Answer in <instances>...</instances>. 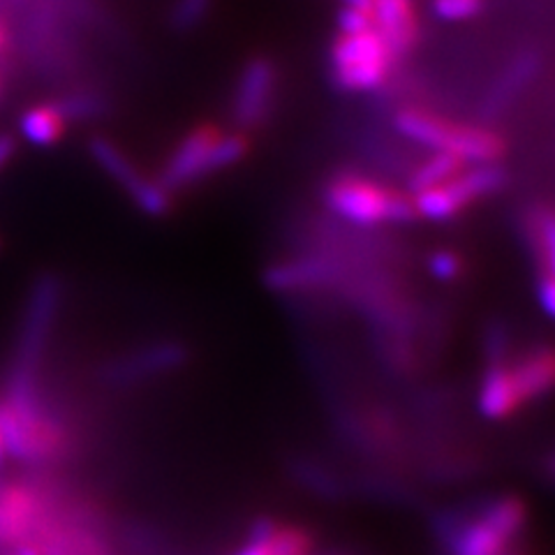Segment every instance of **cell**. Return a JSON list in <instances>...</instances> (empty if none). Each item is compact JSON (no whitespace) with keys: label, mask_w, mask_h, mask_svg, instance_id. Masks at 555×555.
Here are the masks:
<instances>
[{"label":"cell","mask_w":555,"mask_h":555,"mask_svg":"<svg viewBox=\"0 0 555 555\" xmlns=\"http://www.w3.org/2000/svg\"><path fill=\"white\" fill-rule=\"evenodd\" d=\"M3 44H5V33L0 28V49H3Z\"/></svg>","instance_id":"f1b7e54d"},{"label":"cell","mask_w":555,"mask_h":555,"mask_svg":"<svg viewBox=\"0 0 555 555\" xmlns=\"http://www.w3.org/2000/svg\"><path fill=\"white\" fill-rule=\"evenodd\" d=\"M528 526V507L516 495L486 502L470 514L447 516L440 534L449 555H512Z\"/></svg>","instance_id":"6da1fadb"},{"label":"cell","mask_w":555,"mask_h":555,"mask_svg":"<svg viewBox=\"0 0 555 555\" xmlns=\"http://www.w3.org/2000/svg\"><path fill=\"white\" fill-rule=\"evenodd\" d=\"M537 301L546 315L555 320V278L537 275Z\"/></svg>","instance_id":"cb8c5ba5"},{"label":"cell","mask_w":555,"mask_h":555,"mask_svg":"<svg viewBox=\"0 0 555 555\" xmlns=\"http://www.w3.org/2000/svg\"><path fill=\"white\" fill-rule=\"evenodd\" d=\"M343 3H345V8H354V10H366V12H371L373 0H343Z\"/></svg>","instance_id":"484cf974"},{"label":"cell","mask_w":555,"mask_h":555,"mask_svg":"<svg viewBox=\"0 0 555 555\" xmlns=\"http://www.w3.org/2000/svg\"><path fill=\"white\" fill-rule=\"evenodd\" d=\"M5 447H3V438H0V465H3V461H5Z\"/></svg>","instance_id":"4316f807"},{"label":"cell","mask_w":555,"mask_h":555,"mask_svg":"<svg viewBox=\"0 0 555 555\" xmlns=\"http://www.w3.org/2000/svg\"><path fill=\"white\" fill-rule=\"evenodd\" d=\"M22 134L35 146H54L65 132V120L51 104H40L22 116Z\"/></svg>","instance_id":"2e32d148"},{"label":"cell","mask_w":555,"mask_h":555,"mask_svg":"<svg viewBox=\"0 0 555 555\" xmlns=\"http://www.w3.org/2000/svg\"><path fill=\"white\" fill-rule=\"evenodd\" d=\"M312 548H315V540L304 526L262 520L234 555H310Z\"/></svg>","instance_id":"4fadbf2b"},{"label":"cell","mask_w":555,"mask_h":555,"mask_svg":"<svg viewBox=\"0 0 555 555\" xmlns=\"http://www.w3.org/2000/svg\"><path fill=\"white\" fill-rule=\"evenodd\" d=\"M548 470H551V475L555 477V454H553V459L548 461Z\"/></svg>","instance_id":"83f0119b"},{"label":"cell","mask_w":555,"mask_h":555,"mask_svg":"<svg viewBox=\"0 0 555 555\" xmlns=\"http://www.w3.org/2000/svg\"><path fill=\"white\" fill-rule=\"evenodd\" d=\"M324 204L354 224H403L416 218L412 197L403 190L354 171H340L324 185Z\"/></svg>","instance_id":"3957f363"},{"label":"cell","mask_w":555,"mask_h":555,"mask_svg":"<svg viewBox=\"0 0 555 555\" xmlns=\"http://www.w3.org/2000/svg\"><path fill=\"white\" fill-rule=\"evenodd\" d=\"M275 65L269 59L255 56L243 65L232 104V116L241 132L257 128L269 116L275 93Z\"/></svg>","instance_id":"9c48e42d"},{"label":"cell","mask_w":555,"mask_h":555,"mask_svg":"<svg viewBox=\"0 0 555 555\" xmlns=\"http://www.w3.org/2000/svg\"><path fill=\"white\" fill-rule=\"evenodd\" d=\"M61 299L63 283L56 273H42L33 283L5 396H30L40 391L38 375L47 352V343L59 318Z\"/></svg>","instance_id":"7a4b0ae2"},{"label":"cell","mask_w":555,"mask_h":555,"mask_svg":"<svg viewBox=\"0 0 555 555\" xmlns=\"http://www.w3.org/2000/svg\"><path fill=\"white\" fill-rule=\"evenodd\" d=\"M507 183V173L498 163L491 165H475L463 169L454 179L428 188L424 193L412 195V204L416 218L426 220H451L456 218L467 206H473L477 199L489 197Z\"/></svg>","instance_id":"52a82bcc"},{"label":"cell","mask_w":555,"mask_h":555,"mask_svg":"<svg viewBox=\"0 0 555 555\" xmlns=\"http://www.w3.org/2000/svg\"><path fill=\"white\" fill-rule=\"evenodd\" d=\"M185 359V350L177 343H158L144 347V350L114 359L107 369L102 371L104 379L112 385H132V382L146 379L181 366Z\"/></svg>","instance_id":"8fae6325"},{"label":"cell","mask_w":555,"mask_h":555,"mask_svg":"<svg viewBox=\"0 0 555 555\" xmlns=\"http://www.w3.org/2000/svg\"><path fill=\"white\" fill-rule=\"evenodd\" d=\"M371 16L373 28L387 42L391 54L396 59L405 56L420 35L412 0H373Z\"/></svg>","instance_id":"5bb4252c"},{"label":"cell","mask_w":555,"mask_h":555,"mask_svg":"<svg viewBox=\"0 0 555 555\" xmlns=\"http://www.w3.org/2000/svg\"><path fill=\"white\" fill-rule=\"evenodd\" d=\"M509 354L500 359H486L483 363L477 403L481 414L489 416V420H507V416L524 410L512 379Z\"/></svg>","instance_id":"7c38bea8"},{"label":"cell","mask_w":555,"mask_h":555,"mask_svg":"<svg viewBox=\"0 0 555 555\" xmlns=\"http://www.w3.org/2000/svg\"><path fill=\"white\" fill-rule=\"evenodd\" d=\"M54 107L59 109L63 120H86L102 112V100L89 93H75L54 102Z\"/></svg>","instance_id":"ffe728a7"},{"label":"cell","mask_w":555,"mask_h":555,"mask_svg":"<svg viewBox=\"0 0 555 555\" xmlns=\"http://www.w3.org/2000/svg\"><path fill=\"white\" fill-rule=\"evenodd\" d=\"M524 241L537 275L555 278V211L546 206H534L520 222Z\"/></svg>","instance_id":"9a60e30c"},{"label":"cell","mask_w":555,"mask_h":555,"mask_svg":"<svg viewBox=\"0 0 555 555\" xmlns=\"http://www.w3.org/2000/svg\"><path fill=\"white\" fill-rule=\"evenodd\" d=\"M393 126L403 137L412 139L414 144L456 155L465 165L498 163L505 153V142L493 130L461 126L422 109H403L401 114H396Z\"/></svg>","instance_id":"5b68a950"},{"label":"cell","mask_w":555,"mask_h":555,"mask_svg":"<svg viewBox=\"0 0 555 555\" xmlns=\"http://www.w3.org/2000/svg\"><path fill=\"white\" fill-rule=\"evenodd\" d=\"M465 169V163L456 155L442 153V151H433L430 158L422 163L410 173V193H424L428 188H436L440 183H447Z\"/></svg>","instance_id":"e0dca14e"},{"label":"cell","mask_w":555,"mask_h":555,"mask_svg":"<svg viewBox=\"0 0 555 555\" xmlns=\"http://www.w3.org/2000/svg\"><path fill=\"white\" fill-rule=\"evenodd\" d=\"M483 8V0H433L430 10L442 22H467L477 16Z\"/></svg>","instance_id":"44dd1931"},{"label":"cell","mask_w":555,"mask_h":555,"mask_svg":"<svg viewBox=\"0 0 555 555\" xmlns=\"http://www.w3.org/2000/svg\"><path fill=\"white\" fill-rule=\"evenodd\" d=\"M509 371L520 403H530L555 391V345H537L526 352L509 354Z\"/></svg>","instance_id":"30bf717a"},{"label":"cell","mask_w":555,"mask_h":555,"mask_svg":"<svg viewBox=\"0 0 555 555\" xmlns=\"http://www.w3.org/2000/svg\"><path fill=\"white\" fill-rule=\"evenodd\" d=\"M211 8H214V0H173L171 12H169V24L179 33L193 30L206 22Z\"/></svg>","instance_id":"ac0fdd59"},{"label":"cell","mask_w":555,"mask_h":555,"mask_svg":"<svg viewBox=\"0 0 555 555\" xmlns=\"http://www.w3.org/2000/svg\"><path fill=\"white\" fill-rule=\"evenodd\" d=\"M248 149L246 132H222L211 124L197 126L171 151L158 183L173 193L236 165Z\"/></svg>","instance_id":"277c9868"},{"label":"cell","mask_w":555,"mask_h":555,"mask_svg":"<svg viewBox=\"0 0 555 555\" xmlns=\"http://www.w3.org/2000/svg\"><path fill=\"white\" fill-rule=\"evenodd\" d=\"M89 151L95 163L126 190L146 216H167L171 211V193H167L158 181L146 179L112 139L93 137L89 142Z\"/></svg>","instance_id":"ba28073f"},{"label":"cell","mask_w":555,"mask_h":555,"mask_svg":"<svg viewBox=\"0 0 555 555\" xmlns=\"http://www.w3.org/2000/svg\"><path fill=\"white\" fill-rule=\"evenodd\" d=\"M338 26L343 35H354L373 28V16L366 10H354V8H343L338 14Z\"/></svg>","instance_id":"603a6c76"},{"label":"cell","mask_w":555,"mask_h":555,"mask_svg":"<svg viewBox=\"0 0 555 555\" xmlns=\"http://www.w3.org/2000/svg\"><path fill=\"white\" fill-rule=\"evenodd\" d=\"M14 151H16L14 137H10V134H0V169H3V167L12 160Z\"/></svg>","instance_id":"d4e9b609"},{"label":"cell","mask_w":555,"mask_h":555,"mask_svg":"<svg viewBox=\"0 0 555 555\" xmlns=\"http://www.w3.org/2000/svg\"><path fill=\"white\" fill-rule=\"evenodd\" d=\"M396 56L375 28L343 35L332 47V77L343 93H371L387 81Z\"/></svg>","instance_id":"8992f818"},{"label":"cell","mask_w":555,"mask_h":555,"mask_svg":"<svg viewBox=\"0 0 555 555\" xmlns=\"http://www.w3.org/2000/svg\"><path fill=\"white\" fill-rule=\"evenodd\" d=\"M430 271L440 281H456L463 273V259L451 250H440L430 257Z\"/></svg>","instance_id":"7402d4cb"},{"label":"cell","mask_w":555,"mask_h":555,"mask_svg":"<svg viewBox=\"0 0 555 555\" xmlns=\"http://www.w3.org/2000/svg\"><path fill=\"white\" fill-rule=\"evenodd\" d=\"M534 73H537V56H534V54L518 56V59L507 67L505 77L500 79V86L495 89V98H498V100L512 98L516 91L524 89V86L534 77Z\"/></svg>","instance_id":"d6986e66"}]
</instances>
